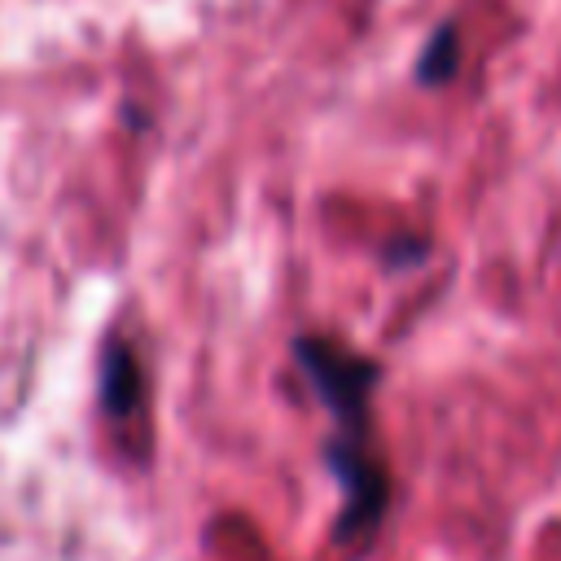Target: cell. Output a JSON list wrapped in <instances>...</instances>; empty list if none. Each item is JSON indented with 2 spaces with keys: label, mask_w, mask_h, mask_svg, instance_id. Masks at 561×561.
<instances>
[{
  "label": "cell",
  "mask_w": 561,
  "mask_h": 561,
  "mask_svg": "<svg viewBox=\"0 0 561 561\" xmlns=\"http://www.w3.org/2000/svg\"><path fill=\"white\" fill-rule=\"evenodd\" d=\"M294 351H298V364L311 377L316 394L337 416V430H373L368 425V399L377 386V364L329 342V337H298Z\"/></svg>",
  "instance_id": "obj_1"
},
{
  "label": "cell",
  "mask_w": 561,
  "mask_h": 561,
  "mask_svg": "<svg viewBox=\"0 0 561 561\" xmlns=\"http://www.w3.org/2000/svg\"><path fill=\"white\" fill-rule=\"evenodd\" d=\"M101 403H105V412L114 421H131L145 408V373H140V359L123 342L105 346V359H101Z\"/></svg>",
  "instance_id": "obj_2"
},
{
  "label": "cell",
  "mask_w": 561,
  "mask_h": 561,
  "mask_svg": "<svg viewBox=\"0 0 561 561\" xmlns=\"http://www.w3.org/2000/svg\"><path fill=\"white\" fill-rule=\"evenodd\" d=\"M451 70H456V31H451V26H443V31L430 39V48H425V57H421L416 75H421L425 83H443Z\"/></svg>",
  "instance_id": "obj_3"
}]
</instances>
